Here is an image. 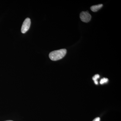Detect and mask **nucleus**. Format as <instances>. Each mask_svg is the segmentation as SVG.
<instances>
[{
    "instance_id": "obj_1",
    "label": "nucleus",
    "mask_w": 121,
    "mask_h": 121,
    "mask_svg": "<svg viewBox=\"0 0 121 121\" xmlns=\"http://www.w3.org/2000/svg\"><path fill=\"white\" fill-rule=\"evenodd\" d=\"M66 52V49H60L50 52L49 56L52 60L56 61L63 58L65 56Z\"/></svg>"
},
{
    "instance_id": "obj_7",
    "label": "nucleus",
    "mask_w": 121,
    "mask_h": 121,
    "mask_svg": "<svg viewBox=\"0 0 121 121\" xmlns=\"http://www.w3.org/2000/svg\"><path fill=\"white\" fill-rule=\"evenodd\" d=\"M100 118L99 117H97L94 119L93 121H100Z\"/></svg>"
},
{
    "instance_id": "obj_4",
    "label": "nucleus",
    "mask_w": 121,
    "mask_h": 121,
    "mask_svg": "<svg viewBox=\"0 0 121 121\" xmlns=\"http://www.w3.org/2000/svg\"><path fill=\"white\" fill-rule=\"evenodd\" d=\"M103 7L102 4H99L93 5L91 7V10L93 12H97Z\"/></svg>"
},
{
    "instance_id": "obj_5",
    "label": "nucleus",
    "mask_w": 121,
    "mask_h": 121,
    "mask_svg": "<svg viewBox=\"0 0 121 121\" xmlns=\"http://www.w3.org/2000/svg\"><path fill=\"white\" fill-rule=\"evenodd\" d=\"M99 78V74H96L94 76H93V79L95 83V84H98V82L97 81V79Z\"/></svg>"
},
{
    "instance_id": "obj_3",
    "label": "nucleus",
    "mask_w": 121,
    "mask_h": 121,
    "mask_svg": "<svg viewBox=\"0 0 121 121\" xmlns=\"http://www.w3.org/2000/svg\"><path fill=\"white\" fill-rule=\"evenodd\" d=\"M80 18L82 22L87 23L91 20V16L87 12H82L80 13Z\"/></svg>"
},
{
    "instance_id": "obj_2",
    "label": "nucleus",
    "mask_w": 121,
    "mask_h": 121,
    "mask_svg": "<svg viewBox=\"0 0 121 121\" xmlns=\"http://www.w3.org/2000/svg\"><path fill=\"white\" fill-rule=\"evenodd\" d=\"M30 24H31V20L30 18L27 17L25 20L22 25L21 29V32L22 33H25L27 31H28L30 28Z\"/></svg>"
},
{
    "instance_id": "obj_8",
    "label": "nucleus",
    "mask_w": 121,
    "mask_h": 121,
    "mask_svg": "<svg viewBox=\"0 0 121 121\" xmlns=\"http://www.w3.org/2000/svg\"></svg>"
},
{
    "instance_id": "obj_6",
    "label": "nucleus",
    "mask_w": 121,
    "mask_h": 121,
    "mask_svg": "<svg viewBox=\"0 0 121 121\" xmlns=\"http://www.w3.org/2000/svg\"><path fill=\"white\" fill-rule=\"evenodd\" d=\"M108 81V79L107 78H104L102 79L100 81V83L101 84H103L104 83L107 82Z\"/></svg>"
}]
</instances>
